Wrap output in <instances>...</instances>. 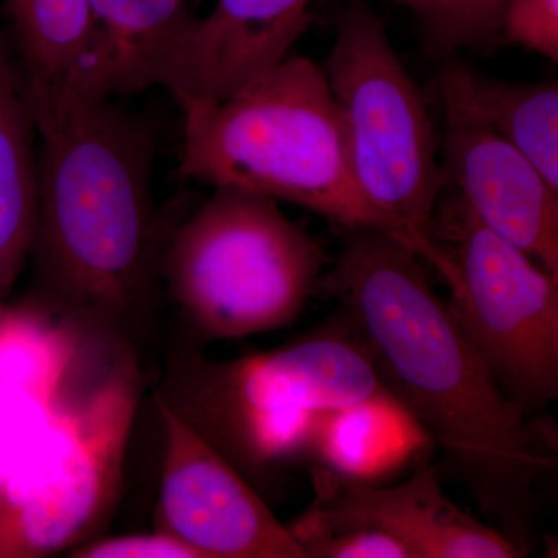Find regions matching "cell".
I'll return each mask as SVG.
<instances>
[{
    "instance_id": "obj_1",
    "label": "cell",
    "mask_w": 558,
    "mask_h": 558,
    "mask_svg": "<svg viewBox=\"0 0 558 558\" xmlns=\"http://www.w3.org/2000/svg\"><path fill=\"white\" fill-rule=\"evenodd\" d=\"M317 290L343 306L380 384L439 447V480L458 484L526 554L539 490L557 472L556 425L502 391L416 253L395 234L349 229Z\"/></svg>"
},
{
    "instance_id": "obj_2",
    "label": "cell",
    "mask_w": 558,
    "mask_h": 558,
    "mask_svg": "<svg viewBox=\"0 0 558 558\" xmlns=\"http://www.w3.org/2000/svg\"><path fill=\"white\" fill-rule=\"evenodd\" d=\"M43 137L27 306L84 348L140 351L157 318L165 241L148 121L69 98Z\"/></svg>"
},
{
    "instance_id": "obj_3",
    "label": "cell",
    "mask_w": 558,
    "mask_h": 558,
    "mask_svg": "<svg viewBox=\"0 0 558 558\" xmlns=\"http://www.w3.org/2000/svg\"><path fill=\"white\" fill-rule=\"evenodd\" d=\"M284 347L218 360L172 352L156 396L263 495L311 458L323 416L385 391L347 314Z\"/></svg>"
},
{
    "instance_id": "obj_4",
    "label": "cell",
    "mask_w": 558,
    "mask_h": 558,
    "mask_svg": "<svg viewBox=\"0 0 558 558\" xmlns=\"http://www.w3.org/2000/svg\"><path fill=\"white\" fill-rule=\"evenodd\" d=\"M182 110L183 178L289 202L347 230L391 233L355 185L325 70L307 58L288 57L226 100Z\"/></svg>"
},
{
    "instance_id": "obj_5",
    "label": "cell",
    "mask_w": 558,
    "mask_h": 558,
    "mask_svg": "<svg viewBox=\"0 0 558 558\" xmlns=\"http://www.w3.org/2000/svg\"><path fill=\"white\" fill-rule=\"evenodd\" d=\"M326 260L322 244L277 201L216 189L167 241L161 284L197 339L238 340L295 322Z\"/></svg>"
},
{
    "instance_id": "obj_6",
    "label": "cell",
    "mask_w": 558,
    "mask_h": 558,
    "mask_svg": "<svg viewBox=\"0 0 558 558\" xmlns=\"http://www.w3.org/2000/svg\"><path fill=\"white\" fill-rule=\"evenodd\" d=\"M87 355L49 438L0 495V557L54 556L90 542L112 515L143 392L140 351Z\"/></svg>"
},
{
    "instance_id": "obj_7",
    "label": "cell",
    "mask_w": 558,
    "mask_h": 558,
    "mask_svg": "<svg viewBox=\"0 0 558 558\" xmlns=\"http://www.w3.org/2000/svg\"><path fill=\"white\" fill-rule=\"evenodd\" d=\"M325 70L355 185L418 256L444 190L424 97L366 0L341 14Z\"/></svg>"
},
{
    "instance_id": "obj_8",
    "label": "cell",
    "mask_w": 558,
    "mask_h": 558,
    "mask_svg": "<svg viewBox=\"0 0 558 558\" xmlns=\"http://www.w3.org/2000/svg\"><path fill=\"white\" fill-rule=\"evenodd\" d=\"M418 258L438 270L454 318L517 405L558 398V277L481 222L458 193L439 201Z\"/></svg>"
},
{
    "instance_id": "obj_9",
    "label": "cell",
    "mask_w": 558,
    "mask_h": 558,
    "mask_svg": "<svg viewBox=\"0 0 558 558\" xmlns=\"http://www.w3.org/2000/svg\"><path fill=\"white\" fill-rule=\"evenodd\" d=\"M312 499L288 526L306 558H513L526 554L454 505L436 469L381 487L314 465Z\"/></svg>"
},
{
    "instance_id": "obj_10",
    "label": "cell",
    "mask_w": 558,
    "mask_h": 558,
    "mask_svg": "<svg viewBox=\"0 0 558 558\" xmlns=\"http://www.w3.org/2000/svg\"><path fill=\"white\" fill-rule=\"evenodd\" d=\"M163 428L157 531L202 558H306L263 495L154 395Z\"/></svg>"
},
{
    "instance_id": "obj_11",
    "label": "cell",
    "mask_w": 558,
    "mask_h": 558,
    "mask_svg": "<svg viewBox=\"0 0 558 558\" xmlns=\"http://www.w3.org/2000/svg\"><path fill=\"white\" fill-rule=\"evenodd\" d=\"M470 72L461 62L440 70L444 189L453 186L481 222L558 277V191L484 119Z\"/></svg>"
},
{
    "instance_id": "obj_12",
    "label": "cell",
    "mask_w": 558,
    "mask_h": 558,
    "mask_svg": "<svg viewBox=\"0 0 558 558\" xmlns=\"http://www.w3.org/2000/svg\"><path fill=\"white\" fill-rule=\"evenodd\" d=\"M315 0H218L196 17L165 89L180 108L244 90L278 68L314 20Z\"/></svg>"
},
{
    "instance_id": "obj_13",
    "label": "cell",
    "mask_w": 558,
    "mask_h": 558,
    "mask_svg": "<svg viewBox=\"0 0 558 558\" xmlns=\"http://www.w3.org/2000/svg\"><path fill=\"white\" fill-rule=\"evenodd\" d=\"M194 21L186 0H90L89 39L69 98L163 87Z\"/></svg>"
},
{
    "instance_id": "obj_14",
    "label": "cell",
    "mask_w": 558,
    "mask_h": 558,
    "mask_svg": "<svg viewBox=\"0 0 558 558\" xmlns=\"http://www.w3.org/2000/svg\"><path fill=\"white\" fill-rule=\"evenodd\" d=\"M38 132L69 100L90 32V0H0Z\"/></svg>"
},
{
    "instance_id": "obj_15",
    "label": "cell",
    "mask_w": 558,
    "mask_h": 558,
    "mask_svg": "<svg viewBox=\"0 0 558 558\" xmlns=\"http://www.w3.org/2000/svg\"><path fill=\"white\" fill-rule=\"evenodd\" d=\"M432 444L416 418L385 389L328 411L319 422L310 459L348 478L379 484L414 464Z\"/></svg>"
},
{
    "instance_id": "obj_16",
    "label": "cell",
    "mask_w": 558,
    "mask_h": 558,
    "mask_svg": "<svg viewBox=\"0 0 558 558\" xmlns=\"http://www.w3.org/2000/svg\"><path fill=\"white\" fill-rule=\"evenodd\" d=\"M38 134L20 70L0 28V286L14 284L31 255L39 208Z\"/></svg>"
},
{
    "instance_id": "obj_17",
    "label": "cell",
    "mask_w": 558,
    "mask_h": 558,
    "mask_svg": "<svg viewBox=\"0 0 558 558\" xmlns=\"http://www.w3.org/2000/svg\"><path fill=\"white\" fill-rule=\"evenodd\" d=\"M470 92L484 119L558 191V87L509 83L470 72Z\"/></svg>"
},
{
    "instance_id": "obj_18",
    "label": "cell",
    "mask_w": 558,
    "mask_h": 558,
    "mask_svg": "<svg viewBox=\"0 0 558 558\" xmlns=\"http://www.w3.org/2000/svg\"><path fill=\"white\" fill-rule=\"evenodd\" d=\"M65 392L47 399L0 380V495L43 449Z\"/></svg>"
},
{
    "instance_id": "obj_19",
    "label": "cell",
    "mask_w": 558,
    "mask_h": 558,
    "mask_svg": "<svg viewBox=\"0 0 558 558\" xmlns=\"http://www.w3.org/2000/svg\"><path fill=\"white\" fill-rule=\"evenodd\" d=\"M424 24L429 46L440 53L476 47L501 32L510 0H403Z\"/></svg>"
},
{
    "instance_id": "obj_20",
    "label": "cell",
    "mask_w": 558,
    "mask_h": 558,
    "mask_svg": "<svg viewBox=\"0 0 558 558\" xmlns=\"http://www.w3.org/2000/svg\"><path fill=\"white\" fill-rule=\"evenodd\" d=\"M501 33L509 44L557 62L558 0H510Z\"/></svg>"
},
{
    "instance_id": "obj_21",
    "label": "cell",
    "mask_w": 558,
    "mask_h": 558,
    "mask_svg": "<svg viewBox=\"0 0 558 558\" xmlns=\"http://www.w3.org/2000/svg\"><path fill=\"white\" fill-rule=\"evenodd\" d=\"M73 558H202L201 554L167 532L90 539L69 550Z\"/></svg>"
},
{
    "instance_id": "obj_22",
    "label": "cell",
    "mask_w": 558,
    "mask_h": 558,
    "mask_svg": "<svg viewBox=\"0 0 558 558\" xmlns=\"http://www.w3.org/2000/svg\"><path fill=\"white\" fill-rule=\"evenodd\" d=\"M2 293H3V289H2V286H0V329H2V326H3V322H5V317H7V307L3 306V303H2Z\"/></svg>"
},
{
    "instance_id": "obj_23",
    "label": "cell",
    "mask_w": 558,
    "mask_h": 558,
    "mask_svg": "<svg viewBox=\"0 0 558 558\" xmlns=\"http://www.w3.org/2000/svg\"><path fill=\"white\" fill-rule=\"evenodd\" d=\"M186 2H189V0H186Z\"/></svg>"
}]
</instances>
